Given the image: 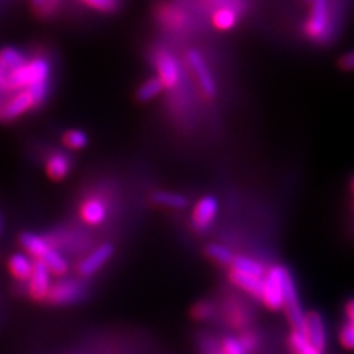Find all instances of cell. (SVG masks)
<instances>
[{"label": "cell", "mask_w": 354, "mask_h": 354, "mask_svg": "<svg viewBox=\"0 0 354 354\" xmlns=\"http://www.w3.org/2000/svg\"><path fill=\"white\" fill-rule=\"evenodd\" d=\"M218 213V201L213 195H207L198 201V204L194 208V226L198 230H205L214 221L216 216Z\"/></svg>", "instance_id": "12"}, {"label": "cell", "mask_w": 354, "mask_h": 354, "mask_svg": "<svg viewBox=\"0 0 354 354\" xmlns=\"http://www.w3.org/2000/svg\"><path fill=\"white\" fill-rule=\"evenodd\" d=\"M114 256V245L113 243H102L95 251H92L86 259H83L79 264V273L84 278L95 274L99 269L108 263V260Z\"/></svg>", "instance_id": "11"}, {"label": "cell", "mask_w": 354, "mask_h": 354, "mask_svg": "<svg viewBox=\"0 0 354 354\" xmlns=\"http://www.w3.org/2000/svg\"><path fill=\"white\" fill-rule=\"evenodd\" d=\"M28 282V292L32 300H46L50 290V272L48 266L40 260H36L35 266H32V273Z\"/></svg>", "instance_id": "7"}, {"label": "cell", "mask_w": 354, "mask_h": 354, "mask_svg": "<svg viewBox=\"0 0 354 354\" xmlns=\"http://www.w3.org/2000/svg\"><path fill=\"white\" fill-rule=\"evenodd\" d=\"M283 312L286 315L288 322H290L292 330L301 332L304 326L306 312L303 310L300 297H298L297 285L291 272L285 268L283 270Z\"/></svg>", "instance_id": "2"}, {"label": "cell", "mask_w": 354, "mask_h": 354, "mask_svg": "<svg viewBox=\"0 0 354 354\" xmlns=\"http://www.w3.org/2000/svg\"><path fill=\"white\" fill-rule=\"evenodd\" d=\"M339 344L344 347L346 350H354V325L347 322L346 325H342L339 334H338Z\"/></svg>", "instance_id": "29"}, {"label": "cell", "mask_w": 354, "mask_h": 354, "mask_svg": "<svg viewBox=\"0 0 354 354\" xmlns=\"http://www.w3.org/2000/svg\"><path fill=\"white\" fill-rule=\"evenodd\" d=\"M214 304L209 301H199L192 308V316L198 320H208L214 315Z\"/></svg>", "instance_id": "30"}, {"label": "cell", "mask_w": 354, "mask_h": 354, "mask_svg": "<svg viewBox=\"0 0 354 354\" xmlns=\"http://www.w3.org/2000/svg\"><path fill=\"white\" fill-rule=\"evenodd\" d=\"M221 350H223V354H247L243 351L239 339L234 337H226L223 339V342H221Z\"/></svg>", "instance_id": "31"}, {"label": "cell", "mask_w": 354, "mask_h": 354, "mask_svg": "<svg viewBox=\"0 0 354 354\" xmlns=\"http://www.w3.org/2000/svg\"><path fill=\"white\" fill-rule=\"evenodd\" d=\"M339 65H341V68H344V70H354V52L346 53L344 57L339 59Z\"/></svg>", "instance_id": "33"}, {"label": "cell", "mask_w": 354, "mask_h": 354, "mask_svg": "<svg viewBox=\"0 0 354 354\" xmlns=\"http://www.w3.org/2000/svg\"><path fill=\"white\" fill-rule=\"evenodd\" d=\"M27 61H28L27 55L17 48L9 46L0 50V62H2L10 71L19 68V66L24 65Z\"/></svg>", "instance_id": "21"}, {"label": "cell", "mask_w": 354, "mask_h": 354, "mask_svg": "<svg viewBox=\"0 0 354 354\" xmlns=\"http://www.w3.org/2000/svg\"><path fill=\"white\" fill-rule=\"evenodd\" d=\"M35 99H32L28 88L19 91L10 96L3 104H0V121L2 123H10L19 117L24 115L31 109H36Z\"/></svg>", "instance_id": "4"}, {"label": "cell", "mask_w": 354, "mask_h": 354, "mask_svg": "<svg viewBox=\"0 0 354 354\" xmlns=\"http://www.w3.org/2000/svg\"><path fill=\"white\" fill-rule=\"evenodd\" d=\"M288 342H290V348L292 354H324V351H320L315 346L310 344L301 332L292 330Z\"/></svg>", "instance_id": "22"}, {"label": "cell", "mask_w": 354, "mask_h": 354, "mask_svg": "<svg viewBox=\"0 0 354 354\" xmlns=\"http://www.w3.org/2000/svg\"><path fill=\"white\" fill-rule=\"evenodd\" d=\"M80 2L102 14H113L120 6L118 0H80Z\"/></svg>", "instance_id": "27"}, {"label": "cell", "mask_w": 354, "mask_h": 354, "mask_svg": "<svg viewBox=\"0 0 354 354\" xmlns=\"http://www.w3.org/2000/svg\"><path fill=\"white\" fill-rule=\"evenodd\" d=\"M71 171V158L65 152H53L46 161V173L55 182L64 180Z\"/></svg>", "instance_id": "14"}, {"label": "cell", "mask_w": 354, "mask_h": 354, "mask_svg": "<svg viewBox=\"0 0 354 354\" xmlns=\"http://www.w3.org/2000/svg\"><path fill=\"white\" fill-rule=\"evenodd\" d=\"M151 201L161 207L174 208V209H183L189 204L187 198L182 194L169 192V191H157L151 195Z\"/></svg>", "instance_id": "18"}, {"label": "cell", "mask_w": 354, "mask_h": 354, "mask_svg": "<svg viewBox=\"0 0 354 354\" xmlns=\"http://www.w3.org/2000/svg\"><path fill=\"white\" fill-rule=\"evenodd\" d=\"M346 315H347V322L353 324L354 325V298H351V300L347 301L346 304Z\"/></svg>", "instance_id": "34"}, {"label": "cell", "mask_w": 354, "mask_h": 354, "mask_svg": "<svg viewBox=\"0 0 354 354\" xmlns=\"http://www.w3.org/2000/svg\"><path fill=\"white\" fill-rule=\"evenodd\" d=\"M108 214V207L104 199L97 196H91L84 199L80 207V216L87 225H101L105 221Z\"/></svg>", "instance_id": "13"}, {"label": "cell", "mask_w": 354, "mask_h": 354, "mask_svg": "<svg viewBox=\"0 0 354 354\" xmlns=\"http://www.w3.org/2000/svg\"><path fill=\"white\" fill-rule=\"evenodd\" d=\"M312 14L307 24V32L313 40H320L329 27V0H310Z\"/></svg>", "instance_id": "5"}, {"label": "cell", "mask_w": 354, "mask_h": 354, "mask_svg": "<svg viewBox=\"0 0 354 354\" xmlns=\"http://www.w3.org/2000/svg\"><path fill=\"white\" fill-rule=\"evenodd\" d=\"M62 142L68 149L82 151L88 145V136L83 130L73 129V130L65 131V135L62 136Z\"/></svg>", "instance_id": "24"}, {"label": "cell", "mask_w": 354, "mask_h": 354, "mask_svg": "<svg viewBox=\"0 0 354 354\" xmlns=\"http://www.w3.org/2000/svg\"><path fill=\"white\" fill-rule=\"evenodd\" d=\"M155 66L158 71L157 77L161 80L164 88L177 87L180 82V65L171 53L161 52L155 61Z\"/></svg>", "instance_id": "9"}, {"label": "cell", "mask_w": 354, "mask_h": 354, "mask_svg": "<svg viewBox=\"0 0 354 354\" xmlns=\"http://www.w3.org/2000/svg\"><path fill=\"white\" fill-rule=\"evenodd\" d=\"M0 230H2V225H0Z\"/></svg>", "instance_id": "35"}, {"label": "cell", "mask_w": 354, "mask_h": 354, "mask_svg": "<svg viewBox=\"0 0 354 354\" xmlns=\"http://www.w3.org/2000/svg\"><path fill=\"white\" fill-rule=\"evenodd\" d=\"M236 19H238L236 14L232 9H229V8L217 10V12L214 14V18H213L214 26L218 30H230V28H234L235 24H236Z\"/></svg>", "instance_id": "26"}, {"label": "cell", "mask_w": 354, "mask_h": 354, "mask_svg": "<svg viewBox=\"0 0 354 354\" xmlns=\"http://www.w3.org/2000/svg\"><path fill=\"white\" fill-rule=\"evenodd\" d=\"M353 187H354V182H353Z\"/></svg>", "instance_id": "36"}, {"label": "cell", "mask_w": 354, "mask_h": 354, "mask_svg": "<svg viewBox=\"0 0 354 354\" xmlns=\"http://www.w3.org/2000/svg\"><path fill=\"white\" fill-rule=\"evenodd\" d=\"M205 252L209 259L217 261L218 264H230L232 260H234V254L227 247L221 245V243H208Z\"/></svg>", "instance_id": "25"}, {"label": "cell", "mask_w": 354, "mask_h": 354, "mask_svg": "<svg viewBox=\"0 0 354 354\" xmlns=\"http://www.w3.org/2000/svg\"><path fill=\"white\" fill-rule=\"evenodd\" d=\"M230 266H232V270L251 274V276H257V278H263V276L266 274V268L261 263L256 261L254 259L245 257V256L234 257Z\"/></svg>", "instance_id": "19"}, {"label": "cell", "mask_w": 354, "mask_h": 354, "mask_svg": "<svg viewBox=\"0 0 354 354\" xmlns=\"http://www.w3.org/2000/svg\"><path fill=\"white\" fill-rule=\"evenodd\" d=\"M301 334L307 338L310 344L315 346L317 350L324 351L326 348L328 342V334H326V326L322 316L317 312H310L306 313L304 317V326Z\"/></svg>", "instance_id": "6"}, {"label": "cell", "mask_w": 354, "mask_h": 354, "mask_svg": "<svg viewBox=\"0 0 354 354\" xmlns=\"http://www.w3.org/2000/svg\"><path fill=\"white\" fill-rule=\"evenodd\" d=\"M187 62H189L191 68L196 77V80L203 88V92L207 96H214L217 92L216 82L213 79L212 71H209L205 59L203 58V55L198 50H189L187 52Z\"/></svg>", "instance_id": "8"}, {"label": "cell", "mask_w": 354, "mask_h": 354, "mask_svg": "<svg viewBox=\"0 0 354 354\" xmlns=\"http://www.w3.org/2000/svg\"><path fill=\"white\" fill-rule=\"evenodd\" d=\"M50 77V62L44 57H35L28 59L19 68L10 71L8 82L10 95H14L19 91H24L35 84L49 82Z\"/></svg>", "instance_id": "1"}, {"label": "cell", "mask_w": 354, "mask_h": 354, "mask_svg": "<svg viewBox=\"0 0 354 354\" xmlns=\"http://www.w3.org/2000/svg\"><path fill=\"white\" fill-rule=\"evenodd\" d=\"M32 266H35V261H31L26 254H14L9 259V270L18 281H30Z\"/></svg>", "instance_id": "17"}, {"label": "cell", "mask_w": 354, "mask_h": 354, "mask_svg": "<svg viewBox=\"0 0 354 354\" xmlns=\"http://www.w3.org/2000/svg\"><path fill=\"white\" fill-rule=\"evenodd\" d=\"M229 279H230L232 283L238 286L239 290H242L243 292H247L251 297L257 298V300H260V298H261L263 278H257V276H251V274L230 270Z\"/></svg>", "instance_id": "15"}, {"label": "cell", "mask_w": 354, "mask_h": 354, "mask_svg": "<svg viewBox=\"0 0 354 354\" xmlns=\"http://www.w3.org/2000/svg\"><path fill=\"white\" fill-rule=\"evenodd\" d=\"M82 295H83L82 283L75 281H61L50 286L46 300L50 304L62 306V304H70L77 301Z\"/></svg>", "instance_id": "10"}, {"label": "cell", "mask_w": 354, "mask_h": 354, "mask_svg": "<svg viewBox=\"0 0 354 354\" xmlns=\"http://www.w3.org/2000/svg\"><path fill=\"white\" fill-rule=\"evenodd\" d=\"M19 243L27 250L30 256L37 260H41L52 248L46 239L41 238L40 235L32 234V232H22L19 235Z\"/></svg>", "instance_id": "16"}, {"label": "cell", "mask_w": 354, "mask_h": 354, "mask_svg": "<svg viewBox=\"0 0 354 354\" xmlns=\"http://www.w3.org/2000/svg\"><path fill=\"white\" fill-rule=\"evenodd\" d=\"M164 91V86L158 77H151L145 83H143L136 92V99L140 104H147L153 101L161 92Z\"/></svg>", "instance_id": "20"}, {"label": "cell", "mask_w": 354, "mask_h": 354, "mask_svg": "<svg viewBox=\"0 0 354 354\" xmlns=\"http://www.w3.org/2000/svg\"><path fill=\"white\" fill-rule=\"evenodd\" d=\"M283 270L285 266H273L263 276L261 303L272 312L283 308Z\"/></svg>", "instance_id": "3"}, {"label": "cell", "mask_w": 354, "mask_h": 354, "mask_svg": "<svg viewBox=\"0 0 354 354\" xmlns=\"http://www.w3.org/2000/svg\"><path fill=\"white\" fill-rule=\"evenodd\" d=\"M238 339H239L241 346H242V348H243V351H245V353H250V351H252L254 348L257 347V337L254 335L252 332H247V334H242L241 338H238Z\"/></svg>", "instance_id": "32"}, {"label": "cell", "mask_w": 354, "mask_h": 354, "mask_svg": "<svg viewBox=\"0 0 354 354\" xmlns=\"http://www.w3.org/2000/svg\"><path fill=\"white\" fill-rule=\"evenodd\" d=\"M31 3H32V9L36 10L37 15L48 17L57 10L59 0H31Z\"/></svg>", "instance_id": "28"}, {"label": "cell", "mask_w": 354, "mask_h": 354, "mask_svg": "<svg viewBox=\"0 0 354 354\" xmlns=\"http://www.w3.org/2000/svg\"><path fill=\"white\" fill-rule=\"evenodd\" d=\"M40 261H43L48 266L49 272L58 274V276H62L68 272V263H66V260L55 248H50L46 252V256H44Z\"/></svg>", "instance_id": "23"}]
</instances>
